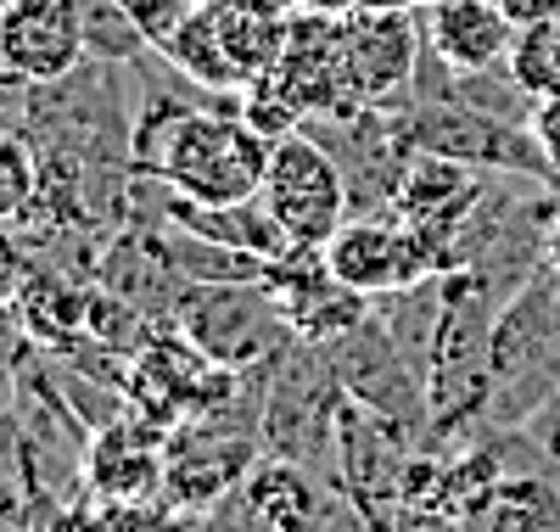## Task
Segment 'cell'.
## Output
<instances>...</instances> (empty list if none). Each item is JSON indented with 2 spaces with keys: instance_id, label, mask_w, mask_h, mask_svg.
Wrapping results in <instances>:
<instances>
[{
  "instance_id": "3957f363",
  "label": "cell",
  "mask_w": 560,
  "mask_h": 532,
  "mask_svg": "<svg viewBox=\"0 0 560 532\" xmlns=\"http://www.w3.org/2000/svg\"><path fill=\"white\" fill-rule=\"evenodd\" d=\"M174 331H185L191 343L230 370H258L292 343V325L280 314L275 292L258 280H197L185 286L174 303Z\"/></svg>"
},
{
  "instance_id": "8fae6325",
  "label": "cell",
  "mask_w": 560,
  "mask_h": 532,
  "mask_svg": "<svg viewBox=\"0 0 560 532\" xmlns=\"http://www.w3.org/2000/svg\"><path fill=\"white\" fill-rule=\"evenodd\" d=\"M337 23H342V57H348L353 95L359 102H398L420 62V23L409 18V7L348 12Z\"/></svg>"
},
{
  "instance_id": "30bf717a",
  "label": "cell",
  "mask_w": 560,
  "mask_h": 532,
  "mask_svg": "<svg viewBox=\"0 0 560 532\" xmlns=\"http://www.w3.org/2000/svg\"><path fill=\"white\" fill-rule=\"evenodd\" d=\"M84 62L79 0H12L0 12V68L23 84L68 79Z\"/></svg>"
},
{
  "instance_id": "d6986e66",
  "label": "cell",
  "mask_w": 560,
  "mask_h": 532,
  "mask_svg": "<svg viewBox=\"0 0 560 532\" xmlns=\"http://www.w3.org/2000/svg\"><path fill=\"white\" fill-rule=\"evenodd\" d=\"M219 7V34H224V51L230 62H236L242 84L247 79H264L280 68V57H287V34L292 23H275V18H253L242 7H230V0H213Z\"/></svg>"
},
{
  "instance_id": "5b68a950",
  "label": "cell",
  "mask_w": 560,
  "mask_h": 532,
  "mask_svg": "<svg viewBox=\"0 0 560 532\" xmlns=\"http://www.w3.org/2000/svg\"><path fill=\"white\" fill-rule=\"evenodd\" d=\"M258 197L269 203V213L280 224H287V235L298 247H325V241L342 230V219L353 213L337 158L325 152L308 129L269 140V169H264Z\"/></svg>"
},
{
  "instance_id": "277c9868",
  "label": "cell",
  "mask_w": 560,
  "mask_h": 532,
  "mask_svg": "<svg viewBox=\"0 0 560 532\" xmlns=\"http://www.w3.org/2000/svg\"><path fill=\"white\" fill-rule=\"evenodd\" d=\"M264 169H269V140L247 118L197 107L168 140L152 180H163L191 203H242L264 190Z\"/></svg>"
},
{
  "instance_id": "6da1fadb",
  "label": "cell",
  "mask_w": 560,
  "mask_h": 532,
  "mask_svg": "<svg viewBox=\"0 0 560 532\" xmlns=\"http://www.w3.org/2000/svg\"><path fill=\"white\" fill-rule=\"evenodd\" d=\"M488 426L522 431V420L560 386V269H538L488 331Z\"/></svg>"
},
{
  "instance_id": "44dd1931",
  "label": "cell",
  "mask_w": 560,
  "mask_h": 532,
  "mask_svg": "<svg viewBox=\"0 0 560 532\" xmlns=\"http://www.w3.org/2000/svg\"><path fill=\"white\" fill-rule=\"evenodd\" d=\"M510 79H516L533 102H549L560 95V12L544 23L516 28V45H510Z\"/></svg>"
},
{
  "instance_id": "9c48e42d",
  "label": "cell",
  "mask_w": 560,
  "mask_h": 532,
  "mask_svg": "<svg viewBox=\"0 0 560 532\" xmlns=\"http://www.w3.org/2000/svg\"><path fill=\"white\" fill-rule=\"evenodd\" d=\"M264 286L275 292L292 336L319 343V348H331L337 336H348L353 325H364L370 314H376V303H370L364 292H353V286H342L331 275V264H325L319 247H298L287 258L264 264Z\"/></svg>"
},
{
  "instance_id": "4316f807",
  "label": "cell",
  "mask_w": 560,
  "mask_h": 532,
  "mask_svg": "<svg viewBox=\"0 0 560 532\" xmlns=\"http://www.w3.org/2000/svg\"><path fill=\"white\" fill-rule=\"evenodd\" d=\"M230 7H242V12H253V18H275V23H292L303 0H230Z\"/></svg>"
},
{
  "instance_id": "9a60e30c",
  "label": "cell",
  "mask_w": 560,
  "mask_h": 532,
  "mask_svg": "<svg viewBox=\"0 0 560 532\" xmlns=\"http://www.w3.org/2000/svg\"><path fill=\"white\" fill-rule=\"evenodd\" d=\"M465 532H560V488L533 471H504L465 510Z\"/></svg>"
},
{
  "instance_id": "f1b7e54d",
  "label": "cell",
  "mask_w": 560,
  "mask_h": 532,
  "mask_svg": "<svg viewBox=\"0 0 560 532\" xmlns=\"http://www.w3.org/2000/svg\"><path fill=\"white\" fill-rule=\"evenodd\" d=\"M544 264H549V269H560V208H555V219H549V241H544Z\"/></svg>"
},
{
  "instance_id": "52a82bcc",
  "label": "cell",
  "mask_w": 560,
  "mask_h": 532,
  "mask_svg": "<svg viewBox=\"0 0 560 532\" xmlns=\"http://www.w3.org/2000/svg\"><path fill=\"white\" fill-rule=\"evenodd\" d=\"M325 354H331V370L342 381V393L353 404H364L370 415L393 420L398 431H409L415 420H432L427 375H420V365L393 343V331L376 314H370L364 325H353L348 336H337Z\"/></svg>"
},
{
  "instance_id": "7a4b0ae2",
  "label": "cell",
  "mask_w": 560,
  "mask_h": 532,
  "mask_svg": "<svg viewBox=\"0 0 560 532\" xmlns=\"http://www.w3.org/2000/svg\"><path fill=\"white\" fill-rule=\"evenodd\" d=\"M337 409H342V381L331 370V354L319 343L292 336L287 348L269 359L264 386V431L258 438L303 465H337Z\"/></svg>"
},
{
  "instance_id": "484cf974",
  "label": "cell",
  "mask_w": 560,
  "mask_h": 532,
  "mask_svg": "<svg viewBox=\"0 0 560 532\" xmlns=\"http://www.w3.org/2000/svg\"><path fill=\"white\" fill-rule=\"evenodd\" d=\"M499 7H504V18L516 23V28H527V23L555 18V12H560V0H499Z\"/></svg>"
},
{
  "instance_id": "5bb4252c",
  "label": "cell",
  "mask_w": 560,
  "mask_h": 532,
  "mask_svg": "<svg viewBox=\"0 0 560 532\" xmlns=\"http://www.w3.org/2000/svg\"><path fill=\"white\" fill-rule=\"evenodd\" d=\"M420 34L454 73L504 68L510 45H516V23L504 18L499 0H438V7H420Z\"/></svg>"
},
{
  "instance_id": "2e32d148",
  "label": "cell",
  "mask_w": 560,
  "mask_h": 532,
  "mask_svg": "<svg viewBox=\"0 0 560 532\" xmlns=\"http://www.w3.org/2000/svg\"><path fill=\"white\" fill-rule=\"evenodd\" d=\"M84 309H90V286L62 275V269H23L18 286V320L34 343L45 348H73L84 336Z\"/></svg>"
},
{
  "instance_id": "e0dca14e",
  "label": "cell",
  "mask_w": 560,
  "mask_h": 532,
  "mask_svg": "<svg viewBox=\"0 0 560 532\" xmlns=\"http://www.w3.org/2000/svg\"><path fill=\"white\" fill-rule=\"evenodd\" d=\"M163 57L174 62L179 79H191L197 90H242V73L224 51V34H219V7H191L185 23L168 34Z\"/></svg>"
},
{
  "instance_id": "ba28073f",
  "label": "cell",
  "mask_w": 560,
  "mask_h": 532,
  "mask_svg": "<svg viewBox=\"0 0 560 532\" xmlns=\"http://www.w3.org/2000/svg\"><path fill=\"white\" fill-rule=\"evenodd\" d=\"M488 169H471V163H454V158H438V152H415L398 190H393V208L409 230H420V241L432 247L438 269H454V241L465 230V219L477 213L482 190H488Z\"/></svg>"
},
{
  "instance_id": "f546056e",
  "label": "cell",
  "mask_w": 560,
  "mask_h": 532,
  "mask_svg": "<svg viewBox=\"0 0 560 532\" xmlns=\"http://www.w3.org/2000/svg\"><path fill=\"white\" fill-rule=\"evenodd\" d=\"M7 532H45V527H34V521H28V527H7Z\"/></svg>"
},
{
  "instance_id": "83f0119b",
  "label": "cell",
  "mask_w": 560,
  "mask_h": 532,
  "mask_svg": "<svg viewBox=\"0 0 560 532\" xmlns=\"http://www.w3.org/2000/svg\"><path fill=\"white\" fill-rule=\"evenodd\" d=\"M57 532H113V527H107V510H73V516H62Z\"/></svg>"
},
{
  "instance_id": "ac0fdd59",
  "label": "cell",
  "mask_w": 560,
  "mask_h": 532,
  "mask_svg": "<svg viewBox=\"0 0 560 532\" xmlns=\"http://www.w3.org/2000/svg\"><path fill=\"white\" fill-rule=\"evenodd\" d=\"M79 34H84V62H107V68H135L147 62L152 39L129 18L124 0H79Z\"/></svg>"
},
{
  "instance_id": "4fadbf2b",
  "label": "cell",
  "mask_w": 560,
  "mask_h": 532,
  "mask_svg": "<svg viewBox=\"0 0 560 532\" xmlns=\"http://www.w3.org/2000/svg\"><path fill=\"white\" fill-rule=\"evenodd\" d=\"M236 499H242V510H247L258 527H269V532H325V527L342 516L331 482H325L314 465L287 460V454L258 460V465L242 476Z\"/></svg>"
},
{
  "instance_id": "4dcf8cb0",
  "label": "cell",
  "mask_w": 560,
  "mask_h": 532,
  "mask_svg": "<svg viewBox=\"0 0 560 532\" xmlns=\"http://www.w3.org/2000/svg\"><path fill=\"white\" fill-rule=\"evenodd\" d=\"M0 393H7V359H0Z\"/></svg>"
},
{
  "instance_id": "ffe728a7",
  "label": "cell",
  "mask_w": 560,
  "mask_h": 532,
  "mask_svg": "<svg viewBox=\"0 0 560 532\" xmlns=\"http://www.w3.org/2000/svg\"><path fill=\"white\" fill-rule=\"evenodd\" d=\"M152 314L129 303L124 292H113V286H90V309H84V343H96L102 354L113 359H135L140 348L152 343Z\"/></svg>"
},
{
  "instance_id": "d4e9b609",
  "label": "cell",
  "mask_w": 560,
  "mask_h": 532,
  "mask_svg": "<svg viewBox=\"0 0 560 532\" xmlns=\"http://www.w3.org/2000/svg\"><path fill=\"white\" fill-rule=\"evenodd\" d=\"M533 140L544 147V158H549V169L560 180V95H549V102L533 107Z\"/></svg>"
},
{
  "instance_id": "cb8c5ba5",
  "label": "cell",
  "mask_w": 560,
  "mask_h": 532,
  "mask_svg": "<svg viewBox=\"0 0 560 532\" xmlns=\"http://www.w3.org/2000/svg\"><path fill=\"white\" fill-rule=\"evenodd\" d=\"M393 532H465V516L448 505H398Z\"/></svg>"
},
{
  "instance_id": "603a6c76",
  "label": "cell",
  "mask_w": 560,
  "mask_h": 532,
  "mask_svg": "<svg viewBox=\"0 0 560 532\" xmlns=\"http://www.w3.org/2000/svg\"><path fill=\"white\" fill-rule=\"evenodd\" d=\"M522 438L544 454V460H560V386H555V393L522 420Z\"/></svg>"
},
{
  "instance_id": "1f68e13d",
  "label": "cell",
  "mask_w": 560,
  "mask_h": 532,
  "mask_svg": "<svg viewBox=\"0 0 560 532\" xmlns=\"http://www.w3.org/2000/svg\"><path fill=\"white\" fill-rule=\"evenodd\" d=\"M409 7H438V0H409Z\"/></svg>"
},
{
  "instance_id": "7402d4cb",
  "label": "cell",
  "mask_w": 560,
  "mask_h": 532,
  "mask_svg": "<svg viewBox=\"0 0 560 532\" xmlns=\"http://www.w3.org/2000/svg\"><path fill=\"white\" fill-rule=\"evenodd\" d=\"M39 158L23 135H0V224H18L34 203Z\"/></svg>"
},
{
  "instance_id": "d6a6232c",
  "label": "cell",
  "mask_w": 560,
  "mask_h": 532,
  "mask_svg": "<svg viewBox=\"0 0 560 532\" xmlns=\"http://www.w3.org/2000/svg\"><path fill=\"white\" fill-rule=\"evenodd\" d=\"M197 7H213V0H197Z\"/></svg>"
},
{
  "instance_id": "7c38bea8",
  "label": "cell",
  "mask_w": 560,
  "mask_h": 532,
  "mask_svg": "<svg viewBox=\"0 0 560 532\" xmlns=\"http://www.w3.org/2000/svg\"><path fill=\"white\" fill-rule=\"evenodd\" d=\"M163 443L168 431H158L152 420H118L102 426L84 443V482L102 505H152L163 499Z\"/></svg>"
},
{
  "instance_id": "8992f818",
  "label": "cell",
  "mask_w": 560,
  "mask_h": 532,
  "mask_svg": "<svg viewBox=\"0 0 560 532\" xmlns=\"http://www.w3.org/2000/svg\"><path fill=\"white\" fill-rule=\"evenodd\" d=\"M319 253H325V264H331V275L342 286H353V292H364V298H382V292H393V286H415L427 275H443L432 247L420 241V230H409L393 203L348 213L342 230L325 241Z\"/></svg>"
}]
</instances>
